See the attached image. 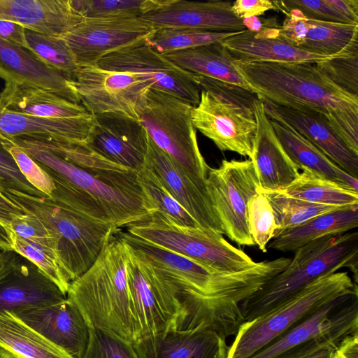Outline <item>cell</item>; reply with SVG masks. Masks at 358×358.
I'll return each instance as SVG.
<instances>
[{
    "mask_svg": "<svg viewBox=\"0 0 358 358\" xmlns=\"http://www.w3.org/2000/svg\"><path fill=\"white\" fill-rule=\"evenodd\" d=\"M117 235L138 260L155 271L179 302L185 328L203 326L221 334L236 330L244 320L241 303L264 281L258 264L238 273H221L121 229Z\"/></svg>",
    "mask_w": 358,
    "mask_h": 358,
    "instance_id": "obj_1",
    "label": "cell"
},
{
    "mask_svg": "<svg viewBox=\"0 0 358 358\" xmlns=\"http://www.w3.org/2000/svg\"><path fill=\"white\" fill-rule=\"evenodd\" d=\"M10 143L50 175L55 188L50 195L87 216L121 228L157 211L142 189L137 173L100 155L80 167L29 139L15 138Z\"/></svg>",
    "mask_w": 358,
    "mask_h": 358,
    "instance_id": "obj_2",
    "label": "cell"
},
{
    "mask_svg": "<svg viewBox=\"0 0 358 358\" xmlns=\"http://www.w3.org/2000/svg\"><path fill=\"white\" fill-rule=\"evenodd\" d=\"M262 101L321 115L358 154V96L332 82L315 64L234 61Z\"/></svg>",
    "mask_w": 358,
    "mask_h": 358,
    "instance_id": "obj_3",
    "label": "cell"
},
{
    "mask_svg": "<svg viewBox=\"0 0 358 358\" xmlns=\"http://www.w3.org/2000/svg\"><path fill=\"white\" fill-rule=\"evenodd\" d=\"M117 231L107 241L92 266L71 282L66 299L79 310L90 328L133 343L140 338L141 329L128 287L129 251Z\"/></svg>",
    "mask_w": 358,
    "mask_h": 358,
    "instance_id": "obj_4",
    "label": "cell"
},
{
    "mask_svg": "<svg viewBox=\"0 0 358 358\" xmlns=\"http://www.w3.org/2000/svg\"><path fill=\"white\" fill-rule=\"evenodd\" d=\"M287 266L241 305L245 321L262 316L322 276L348 267L357 282L358 232L327 236L294 251Z\"/></svg>",
    "mask_w": 358,
    "mask_h": 358,
    "instance_id": "obj_5",
    "label": "cell"
},
{
    "mask_svg": "<svg viewBox=\"0 0 358 358\" xmlns=\"http://www.w3.org/2000/svg\"><path fill=\"white\" fill-rule=\"evenodd\" d=\"M0 191L55 234L59 257L71 282L92 266L109 238L120 229L87 216L39 191L29 193L8 187Z\"/></svg>",
    "mask_w": 358,
    "mask_h": 358,
    "instance_id": "obj_6",
    "label": "cell"
},
{
    "mask_svg": "<svg viewBox=\"0 0 358 358\" xmlns=\"http://www.w3.org/2000/svg\"><path fill=\"white\" fill-rule=\"evenodd\" d=\"M201 90L199 103L191 111L195 129L222 151L252 156L257 123L253 92L231 84L195 75Z\"/></svg>",
    "mask_w": 358,
    "mask_h": 358,
    "instance_id": "obj_7",
    "label": "cell"
},
{
    "mask_svg": "<svg viewBox=\"0 0 358 358\" xmlns=\"http://www.w3.org/2000/svg\"><path fill=\"white\" fill-rule=\"evenodd\" d=\"M355 288L357 284L345 271L320 277L276 308L245 321L229 346L227 358H250L328 302Z\"/></svg>",
    "mask_w": 358,
    "mask_h": 358,
    "instance_id": "obj_8",
    "label": "cell"
},
{
    "mask_svg": "<svg viewBox=\"0 0 358 358\" xmlns=\"http://www.w3.org/2000/svg\"><path fill=\"white\" fill-rule=\"evenodd\" d=\"M127 231L221 273L241 272L257 263L222 234L200 227L178 225L158 211L127 226Z\"/></svg>",
    "mask_w": 358,
    "mask_h": 358,
    "instance_id": "obj_9",
    "label": "cell"
},
{
    "mask_svg": "<svg viewBox=\"0 0 358 358\" xmlns=\"http://www.w3.org/2000/svg\"><path fill=\"white\" fill-rule=\"evenodd\" d=\"M358 333V289L328 302L250 358H301Z\"/></svg>",
    "mask_w": 358,
    "mask_h": 358,
    "instance_id": "obj_10",
    "label": "cell"
},
{
    "mask_svg": "<svg viewBox=\"0 0 358 358\" xmlns=\"http://www.w3.org/2000/svg\"><path fill=\"white\" fill-rule=\"evenodd\" d=\"M193 107L152 87L138 120L158 148L192 174L206 178L209 166L199 148L191 118Z\"/></svg>",
    "mask_w": 358,
    "mask_h": 358,
    "instance_id": "obj_11",
    "label": "cell"
},
{
    "mask_svg": "<svg viewBox=\"0 0 358 358\" xmlns=\"http://www.w3.org/2000/svg\"><path fill=\"white\" fill-rule=\"evenodd\" d=\"M71 80L80 102L88 113H122L137 120L152 87V82L144 76L110 71L96 65L79 66Z\"/></svg>",
    "mask_w": 358,
    "mask_h": 358,
    "instance_id": "obj_12",
    "label": "cell"
},
{
    "mask_svg": "<svg viewBox=\"0 0 358 358\" xmlns=\"http://www.w3.org/2000/svg\"><path fill=\"white\" fill-rule=\"evenodd\" d=\"M206 180L224 234L239 245H255L249 231L248 206L259 184L252 162L222 160L218 168L209 167Z\"/></svg>",
    "mask_w": 358,
    "mask_h": 358,
    "instance_id": "obj_13",
    "label": "cell"
},
{
    "mask_svg": "<svg viewBox=\"0 0 358 358\" xmlns=\"http://www.w3.org/2000/svg\"><path fill=\"white\" fill-rule=\"evenodd\" d=\"M154 30L139 16L85 18L62 38L79 66H92L110 53L145 40Z\"/></svg>",
    "mask_w": 358,
    "mask_h": 358,
    "instance_id": "obj_14",
    "label": "cell"
},
{
    "mask_svg": "<svg viewBox=\"0 0 358 358\" xmlns=\"http://www.w3.org/2000/svg\"><path fill=\"white\" fill-rule=\"evenodd\" d=\"M96 66L144 76L152 82L153 88L193 106L199 102L201 90L194 81V74L180 69L154 50L145 40L106 55Z\"/></svg>",
    "mask_w": 358,
    "mask_h": 358,
    "instance_id": "obj_15",
    "label": "cell"
},
{
    "mask_svg": "<svg viewBox=\"0 0 358 358\" xmlns=\"http://www.w3.org/2000/svg\"><path fill=\"white\" fill-rule=\"evenodd\" d=\"M128 251L127 282L140 338L178 329L183 318L179 302L152 269Z\"/></svg>",
    "mask_w": 358,
    "mask_h": 358,
    "instance_id": "obj_16",
    "label": "cell"
},
{
    "mask_svg": "<svg viewBox=\"0 0 358 358\" xmlns=\"http://www.w3.org/2000/svg\"><path fill=\"white\" fill-rule=\"evenodd\" d=\"M145 166L156 176L199 227L224 234L222 225L208 191L206 178L189 173L158 148L149 136Z\"/></svg>",
    "mask_w": 358,
    "mask_h": 358,
    "instance_id": "obj_17",
    "label": "cell"
},
{
    "mask_svg": "<svg viewBox=\"0 0 358 358\" xmlns=\"http://www.w3.org/2000/svg\"><path fill=\"white\" fill-rule=\"evenodd\" d=\"M229 1L145 0L141 17L155 29L186 27L215 32L246 30Z\"/></svg>",
    "mask_w": 358,
    "mask_h": 358,
    "instance_id": "obj_18",
    "label": "cell"
},
{
    "mask_svg": "<svg viewBox=\"0 0 358 358\" xmlns=\"http://www.w3.org/2000/svg\"><path fill=\"white\" fill-rule=\"evenodd\" d=\"M94 115L84 143L109 161L138 172L145 166L148 135L141 122L115 113Z\"/></svg>",
    "mask_w": 358,
    "mask_h": 358,
    "instance_id": "obj_19",
    "label": "cell"
},
{
    "mask_svg": "<svg viewBox=\"0 0 358 358\" xmlns=\"http://www.w3.org/2000/svg\"><path fill=\"white\" fill-rule=\"evenodd\" d=\"M10 230L12 250L35 264L66 295L71 280L61 261L55 234L28 213L13 219Z\"/></svg>",
    "mask_w": 358,
    "mask_h": 358,
    "instance_id": "obj_20",
    "label": "cell"
},
{
    "mask_svg": "<svg viewBox=\"0 0 358 358\" xmlns=\"http://www.w3.org/2000/svg\"><path fill=\"white\" fill-rule=\"evenodd\" d=\"M14 313L72 358H82L89 338V327L79 310L67 299Z\"/></svg>",
    "mask_w": 358,
    "mask_h": 358,
    "instance_id": "obj_21",
    "label": "cell"
},
{
    "mask_svg": "<svg viewBox=\"0 0 358 358\" xmlns=\"http://www.w3.org/2000/svg\"><path fill=\"white\" fill-rule=\"evenodd\" d=\"M257 123L251 158L261 191L281 192L299 176L298 167L287 155L265 113L262 101H253Z\"/></svg>",
    "mask_w": 358,
    "mask_h": 358,
    "instance_id": "obj_22",
    "label": "cell"
},
{
    "mask_svg": "<svg viewBox=\"0 0 358 358\" xmlns=\"http://www.w3.org/2000/svg\"><path fill=\"white\" fill-rule=\"evenodd\" d=\"M139 358H227L226 338L204 327L173 329L132 343Z\"/></svg>",
    "mask_w": 358,
    "mask_h": 358,
    "instance_id": "obj_23",
    "label": "cell"
},
{
    "mask_svg": "<svg viewBox=\"0 0 358 358\" xmlns=\"http://www.w3.org/2000/svg\"><path fill=\"white\" fill-rule=\"evenodd\" d=\"M280 24L282 37L307 52L332 56L358 45V24L324 22L293 9Z\"/></svg>",
    "mask_w": 358,
    "mask_h": 358,
    "instance_id": "obj_24",
    "label": "cell"
},
{
    "mask_svg": "<svg viewBox=\"0 0 358 358\" xmlns=\"http://www.w3.org/2000/svg\"><path fill=\"white\" fill-rule=\"evenodd\" d=\"M220 43L234 61L245 62L317 64L340 54L326 56L299 49L282 37L280 26L259 32L245 30Z\"/></svg>",
    "mask_w": 358,
    "mask_h": 358,
    "instance_id": "obj_25",
    "label": "cell"
},
{
    "mask_svg": "<svg viewBox=\"0 0 358 358\" xmlns=\"http://www.w3.org/2000/svg\"><path fill=\"white\" fill-rule=\"evenodd\" d=\"M271 120L285 124L312 143L343 171L358 179V154L352 150L320 115L262 101Z\"/></svg>",
    "mask_w": 358,
    "mask_h": 358,
    "instance_id": "obj_26",
    "label": "cell"
},
{
    "mask_svg": "<svg viewBox=\"0 0 358 358\" xmlns=\"http://www.w3.org/2000/svg\"><path fill=\"white\" fill-rule=\"evenodd\" d=\"M66 299V295L35 264L15 252L12 270L0 280V310L15 312Z\"/></svg>",
    "mask_w": 358,
    "mask_h": 358,
    "instance_id": "obj_27",
    "label": "cell"
},
{
    "mask_svg": "<svg viewBox=\"0 0 358 358\" xmlns=\"http://www.w3.org/2000/svg\"><path fill=\"white\" fill-rule=\"evenodd\" d=\"M94 123V115L44 118L0 109V145L15 138L59 143H83Z\"/></svg>",
    "mask_w": 358,
    "mask_h": 358,
    "instance_id": "obj_28",
    "label": "cell"
},
{
    "mask_svg": "<svg viewBox=\"0 0 358 358\" xmlns=\"http://www.w3.org/2000/svg\"><path fill=\"white\" fill-rule=\"evenodd\" d=\"M84 19L71 0H0V20L45 35L63 37Z\"/></svg>",
    "mask_w": 358,
    "mask_h": 358,
    "instance_id": "obj_29",
    "label": "cell"
},
{
    "mask_svg": "<svg viewBox=\"0 0 358 358\" xmlns=\"http://www.w3.org/2000/svg\"><path fill=\"white\" fill-rule=\"evenodd\" d=\"M0 78L4 83H26L80 103L71 80L50 68L30 51L0 38Z\"/></svg>",
    "mask_w": 358,
    "mask_h": 358,
    "instance_id": "obj_30",
    "label": "cell"
},
{
    "mask_svg": "<svg viewBox=\"0 0 358 358\" xmlns=\"http://www.w3.org/2000/svg\"><path fill=\"white\" fill-rule=\"evenodd\" d=\"M0 109L44 118H71L90 113L80 103L34 85L14 82L4 83Z\"/></svg>",
    "mask_w": 358,
    "mask_h": 358,
    "instance_id": "obj_31",
    "label": "cell"
},
{
    "mask_svg": "<svg viewBox=\"0 0 358 358\" xmlns=\"http://www.w3.org/2000/svg\"><path fill=\"white\" fill-rule=\"evenodd\" d=\"M271 123L285 151L299 169L358 191V179L338 166L302 135L275 120H271Z\"/></svg>",
    "mask_w": 358,
    "mask_h": 358,
    "instance_id": "obj_32",
    "label": "cell"
},
{
    "mask_svg": "<svg viewBox=\"0 0 358 358\" xmlns=\"http://www.w3.org/2000/svg\"><path fill=\"white\" fill-rule=\"evenodd\" d=\"M358 227V206L329 212L292 229L273 238L268 248L283 252H294L319 238L350 231Z\"/></svg>",
    "mask_w": 358,
    "mask_h": 358,
    "instance_id": "obj_33",
    "label": "cell"
},
{
    "mask_svg": "<svg viewBox=\"0 0 358 358\" xmlns=\"http://www.w3.org/2000/svg\"><path fill=\"white\" fill-rule=\"evenodd\" d=\"M162 55L180 69L191 73L252 92L236 70L233 64L234 59L220 42Z\"/></svg>",
    "mask_w": 358,
    "mask_h": 358,
    "instance_id": "obj_34",
    "label": "cell"
},
{
    "mask_svg": "<svg viewBox=\"0 0 358 358\" xmlns=\"http://www.w3.org/2000/svg\"><path fill=\"white\" fill-rule=\"evenodd\" d=\"M0 348L14 358H72L14 313L0 310Z\"/></svg>",
    "mask_w": 358,
    "mask_h": 358,
    "instance_id": "obj_35",
    "label": "cell"
},
{
    "mask_svg": "<svg viewBox=\"0 0 358 358\" xmlns=\"http://www.w3.org/2000/svg\"><path fill=\"white\" fill-rule=\"evenodd\" d=\"M285 195L310 203L342 207L358 206V191L302 170L285 189Z\"/></svg>",
    "mask_w": 358,
    "mask_h": 358,
    "instance_id": "obj_36",
    "label": "cell"
},
{
    "mask_svg": "<svg viewBox=\"0 0 358 358\" xmlns=\"http://www.w3.org/2000/svg\"><path fill=\"white\" fill-rule=\"evenodd\" d=\"M259 191L266 195L272 206L276 223L275 237L318 215L348 208L310 203L288 196L282 192Z\"/></svg>",
    "mask_w": 358,
    "mask_h": 358,
    "instance_id": "obj_37",
    "label": "cell"
},
{
    "mask_svg": "<svg viewBox=\"0 0 358 358\" xmlns=\"http://www.w3.org/2000/svg\"><path fill=\"white\" fill-rule=\"evenodd\" d=\"M238 32H215L186 27L155 29L145 43L154 50L165 54L218 43Z\"/></svg>",
    "mask_w": 358,
    "mask_h": 358,
    "instance_id": "obj_38",
    "label": "cell"
},
{
    "mask_svg": "<svg viewBox=\"0 0 358 358\" xmlns=\"http://www.w3.org/2000/svg\"><path fill=\"white\" fill-rule=\"evenodd\" d=\"M28 50L45 65L71 79L79 66L62 37L39 34L25 29Z\"/></svg>",
    "mask_w": 358,
    "mask_h": 358,
    "instance_id": "obj_39",
    "label": "cell"
},
{
    "mask_svg": "<svg viewBox=\"0 0 358 358\" xmlns=\"http://www.w3.org/2000/svg\"><path fill=\"white\" fill-rule=\"evenodd\" d=\"M137 178L142 189L155 206L157 211L178 225L199 227L149 169L144 166L137 172Z\"/></svg>",
    "mask_w": 358,
    "mask_h": 358,
    "instance_id": "obj_40",
    "label": "cell"
},
{
    "mask_svg": "<svg viewBox=\"0 0 358 358\" xmlns=\"http://www.w3.org/2000/svg\"><path fill=\"white\" fill-rule=\"evenodd\" d=\"M248 220L250 234L255 245L266 252L268 243L275 237L276 223L268 199L259 190L248 203Z\"/></svg>",
    "mask_w": 358,
    "mask_h": 358,
    "instance_id": "obj_41",
    "label": "cell"
},
{
    "mask_svg": "<svg viewBox=\"0 0 358 358\" xmlns=\"http://www.w3.org/2000/svg\"><path fill=\"white\" fill-rule=\"evenodd\" d=\"M358 45L317 64L316 67L345 91L358 96Z\"/></svg>",
    "mask_w": 358,
    "mask_h": 358,
    "instance_id": "obj_42",
    "label": "cell"
},
{
    "mask_svg": "<svg viewBox=\"0 0 358 358\" xmlns=\"http://www.w3.org/2000/svg\"><path fill=\"white\" fill-rule=\"evenodd\" d=\"M82 358H139L132 343L104 331L89 327Z\"/></svg>",
    "mask_w": 358,
    "mask_h": 358,
    "instance_id": "obj_43",
    "label": "cell"
},
{
    "mask_svg": "<svg viewBox=\"0 0 358 358\" xmlns=\"http://www.w3.org/2000/svg\"><path fill=\"white\" fill-rule=\"evenodd\" d=\"M145 0H71L84 18L141 16Z\"/></svg>",
    "mask_w": 358,
    "mask_h": 358,
    "instance_id": "obj_44",
    "label": "cell"
},
{
    "mask_svg": "<svg viewBox=\"0 0 358 358\" xmlns=\"http://www.w3.org/2000/svg\"><path fill=\"white\" fill-rule=\"evenodd\" d=\"M15 161L24 178L40 192L50 195L55 188L50 175L32 157L21 148L10 143L2 145Z\"/></svg>",
    "mask_w": 358,
    "mask_h": 358,
    "instance_id": "obj_45",
    "label": "cell"
},
{
    "mask_svg": "<svg viewBox=\"0 0 358 358\" xmlns=\"http://www.w3.org/2000/svg\"><path fill=\"white\" fill-rule=\"evenodd\" d=\"M275 10L284 14L296 9L305 17L324 22L350 24L349 20L338 13L330 0H285L273 1Z\"/></svg>",
    "mask_w": 358,
    "mask_h": 358,
    "instance_id": "obj_46",
    "label": "cell"
},
{
    "mask_svg": "<svg viewBox=\"0 0 358 358\" xmlns=\"http://www.w3.org/2000/svg\"><path fill=\"white\" fill-rule=\"evenodd\" d=\"M8 187L34 193L37 190L23 176L8 152L0 145V188Z\"/></svg>",
    "mask_w": 358,
    "mask_h": 358,
    "instance_id": "obj_47",
    "label": "cell"
},
{
    "mask_svg": "<svg viewBox=\"0 0 358 358\" xmlns=\"http://www.w3.org/2000/svg\"><path fill=\"white\" fill-rule=\"evenodd\" d=\"M272 9H275L273 2L268 0H237L231 4L232 12L241 20L263 15Z\"/></svg>",
    "mask_w": 358,
    "mask_h": 358,
    "instance_id": "obj_48",
    "label": "cell"
},
{
    "mask_svg": "<svg viewBox=\"0 0 358 358\" xmlns=\"http://www.w3.org/2000/svg\"><path fill=\"white\" fill-rule=\"evenodd\" d=\"M0 38L11 44L28 50L25 29L15 22L0 20Z\"/></svg>",
    "mask_w": 358,
    "mask_h": 358,
    "instance_id": "obj_49",
    "label": "cell"
},
{
    "mask_svg": "<svg viewBox=\"0 0 358 358\" xmlns=\"http://www.w3.org/2000/svg\"><path fill=\"white\" fill-rule=\"evenodd\" d=\"M329 358H358V333L343 338L333 350Z\"/></svg>",
    "mask_w": 358,
    "mask_h": 358,
    "instance_id": "obj_50",
    "label": "cell"
},
{
    "mask_svg": "<svg viewBox=\"0 0 358 358\" xmlns=\"http://www.w3.org/2000/svg\"><path fill=\"white\" fill-rule=\"evenodd\" d=\"M22 214L23 211L21 208L0 192V224L6 229L7 234L12 220Z\"/></svg>",
    "mask_w": 358,
    "mask_h": 358,
    "instance_id": "obj_51",
    "label": "cell"
},
{
    "mask_svg": "<svg viewBox=\"0 0 358 358\" xmlns=\"http://www.w3.org/2000/svg\"><path fill=\"white\" fill-rule=\"evenodd\" d=\"M243 24L246 30L253 32H259L265 29L280 26L275 17L261 19L257 16L243 19Z\"/></svg>",
    "mask_w": 358,
    "mask_h": 358,
    "instance_id": "obj_52",
    "label": "cell"
},
{
    "mask_svg": "<svg viewBox=\"0 0 358 358\" xmlns=\"http://www.w3.org/2000/svg\"><path fill=\"white\" fill-rule=\"evenodd\" d=\"M15 252L10 251L5 259L0 262V280L3 278L12 270L15 259Z\"/></svg>",
    "mask_w": 358,
    "mask_h": 358,
    "instance_id": "obj_53",
    "label": "cell"
},
{
    "mask_svg": "<svg viewBox=\"0 0 358 358\" xmlns=\"http://www.w3.org/2000/svg\"><path fill=\"white\" fill-rule=\"evenodd\" d=\"M0 248L6 250H12L10 241L6 229L0 224Z\"/></svg>",
    "mask_w": 358,
    "mask_h": 358,
    "instance_id": "obj_54",
    "label": "cell"
},
{
    "mask_svg": "<svg viewBox=\"0 0 358 358\" xmlns=\"http://www.w3.org/2000/svg\"><path fill=\"white\" fill-rule=\"evenodd\" d=\"M335 348H326L316 353L301 358H329Z\"/></svg>",
    "mask_w": 358,
    "mask_h": 358,
    "instance_id": "obj_55",
    "label": "cell"
},
{
    "mask_svg": "<svg viewBox=\"0 0 358 358\" xmlns=\"http://www.w3.org/2000/svg\"><path fill=\"white\" fill-rule=\"evenodd\" d=\"M0 358H14L11 355L0 348Z\"/></svg>",
    "mask_w": 358,
    "mask_h": 358,
    "instance_id": "obj_56",
    "label": "cell"
},
{
    "mask_svg": "<svg viewBox=\"0 0 358 358\" xmlns=\"http://www.w3.org/2000/svg\"><path fill=\"white\" fill-rule=\"evenodd\" d=\"M8 252L0 248V262L5 259Z\"/></svg>",
    "mask_w": 358,
    "mask_h": 358,
    "instance_id": "obj_57",
    "label": "cell"
},
{
    "mask_svg": "<svg viewBox=\"0 0 358 358\" xmlns=\"http://www.w3.org/2000/svg\"><path fill=\"white\" fill-rule=\"evenodd\" d=\"M0 192H1V191H0Z\"/></svg>",
    "mask_w": 358,
    "mask_h": 358,
    "instance_id": "obj_58",
    "label": "cell"
}]
</instances>
